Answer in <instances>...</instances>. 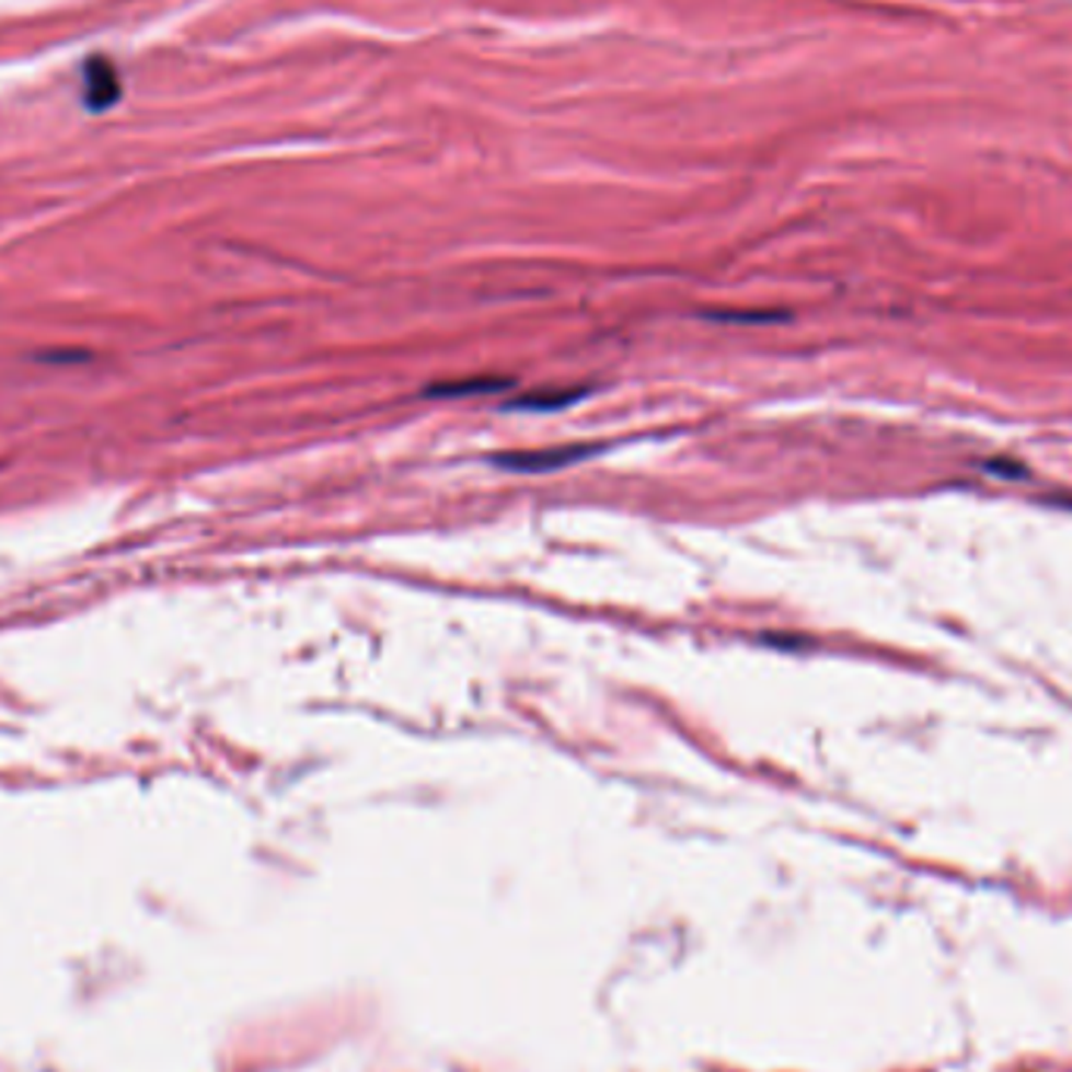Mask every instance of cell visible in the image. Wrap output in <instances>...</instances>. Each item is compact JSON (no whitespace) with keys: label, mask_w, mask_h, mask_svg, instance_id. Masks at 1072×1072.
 <instances>
[{"label":"cell","mask_w":1072,"mask_h":1072,"mask_svg":"<svg viewBox=\"0 0 1072 1072\" xmlns=\"http://www.w3.org/2000/svg\"><path fill=\"white\" fill-rule=\"evenodd\" d=\"M599 449H590V446H558V449H537V452H505V456H496L493 461L499 468H508V471H525V474H543V471H558V468H568L574 461L580 458L593 456Z\"/></svg>","instance_id":"1"},{"label":"cell","mask_w":1072,"mask_h":1072,"mask_svg":"<svg viewBox=\"0 0 1072 1072\" xmlns=\"http://www.w3.org/2000/svg\"><path fill=\"white\" fill-rule=\"evenodd\" d=\"M499 389L493 380H464V383H439L430 389V395H474V392H489Z\"/></svg>","instance_id":"2"},{"label":"cell","mask_w":1072,"mask_h":1072,"mask_svg":"<svg viewBox=\"0 0 1072 1072\" xmlns=\"http://www.w3.org/2000/svg\"><path fill=\"white\" fill-rule=\"evenodd\" d=\"M574 399H580V392L574 395H552V399H543V395H530L525 402H518V408H558V405H568Z\"/></svg>","instance_id":"3"},{"label":"cell","mask_w":1072,"mask_h":1072,"mask_svg":"<svg viewBox=\"0 0 1072 1072\" xmlns=\"http://www.w3.org/2000/svg\"><path fill=\"white\" fill-rule=\"evenodd\" d=\"M988 471L991 474H1004V477H1026V468L1023 464H1006V458L1004 461H991Z\"/></svg>","instance_id":"4"}]
</instances>
